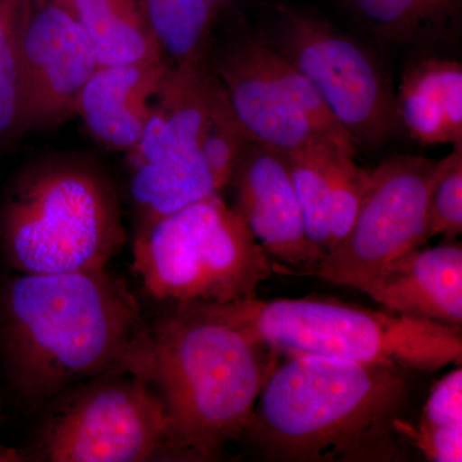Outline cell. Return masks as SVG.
I'll list each match as a JSON object with an SVG mask.
<instances>
[{
    "label": "cell",
    "mask_w": 462,
    "mask_h": 462,
    "mask_svg": "<svg viewBox=\"0 0 462 462\" xmlns=\"http://www.w3.org/2000/svg\"><path fill=\"white\" fill-rule=\"evenodd\" d=\"M124 242L114 185L83 161L30 167L14 181L0 212V247L21 273L107 269Z\"/></svg>",
    "instance_id": "5"
},
{
    "label": "cell",
    "mask_w": 462,
    "mask_h": 462,
    "mask_svg": "<svg viewBox=\"0 0 462 462\" xmlns=\"http://www.w3.org/2000/svg\"><path fill=\"white\" fill-rule=\"evenodd\" d=\"M229 187L234 211L273 258L276 273L305 275L320 263L325 254L307 234L282 152L249 143Z\"/></svg>",
    "instance_id": "12"
},
{
    "label": "cell",
    "mask_w": 462,
    "mask_h": 462,
    "mask_svg": "<svg viewBox=\"0 0 462 462\" xmlns=\"http://www.w3.org/2000/svg\"><path fill=\"white\" fill-rule=\"evenodd\" d=\"M211 74L205 63L172 66L152 103L133 156L134 190L172 212L218 193L200 152Z\"/></svg>",
    "instance_id": "10"
},
{
    "label": "cell",
    "mask_w": 462,
    "mask_h": 462,
    "mask_svg": "<svg viewBox=\"0 0 462 462\" xmlns=\"http://www.w3.org/2000/svg\"><path fill=\"white\" fill-rule=\"evenodd\" d=\"M18 460V451L0 445V462H14Z\"/></svg>",
    "instance_id": "27"
},
{
    "label": "cell",
    "mask_w": 462,
    "mask_h": 462,
    "mask_svg": "<svg viewBox=\"0 0 462 462\" xmlns=\"http://www.w3.org/2000/svg\"><path fill=\"white\" fill-rule=\"evenodd\" d=\"M29 457L44 462L182 461L156 389L116 370L51 401Z\"/></svg>",
    "instance_id": "7"
},
{
    "label": "cell",
    "mask_w": 462,
    "mask_h": 462,
    "mask_svg": "<svg viewBox=\"0 0 462 462\" xmlns=\"http://www.w3.org/2000/svg\"><path fill=\"white\" fill-rule=\"evenodd\" d=\"M171 67L165 60L98 66L81 90L75 114L103 147L132 152Z\"/></svg>",
    "instance_id": "15"
},
{
    "label": "cell",
    "mask_w": 462,
    "mask_h": 462,
    "mask_svg": "<svg viewBox=\"0 0 462 462\" xmlns=\"http://www.w3.org/2000/svg\"><path fill=\"white\" fill-rule=\"evenodd\" d=\"M98 60L83 27L58 0H26L20 30V134L75 115Z\"/></svg>",
    "instance_id": "11"
},
{
    "label": "cell",
    "mask_w": 462,
    "mask_h": 462,
    "mask_svg": "<svg viewBox=\"0 0 462 462\" xmlns=\"http://www.w3.org/2000/svg\"><path fill=\"white\" fill-rule=\"evenodd\" d=\"M249 143L252 142L234 115L223 85L217 76L211 74L200 152L218 193L229 187L234 170Z\"/></svg>",
    "instance_id": "23"
},
{
    "label": "cell",
    "mask_w": 462,
    "mask_h": 462,
    "mask_svg": "<svg viewBox=\"0 0 462 462\" xmlns=\"http://www.w3.org/2000/svg\"><path fill=\"white\" fill-rule=\"evenodd\" d=\"M58 2L62 3L83 27L99 66L165 60L141 0Z\"/></svg>",
    "instance_id": "17"
},
{
    "label": "cell",
    "mask_w": 462,
    "mask_h": 462,
    "mask_svg": "<svg viewBox=\"0 0 462 462\" xmlns=\"http://www.w3.org/2000/svg\"><path fill=\"white\" fill-rule=\"evenodd\" d=\"M276 51L311 81L355 147L379 148L397 132L396 93L361 42L320 18L281 7Z\"/></svg>",
    "instance_id": "8"
},
{
    "label": "cell",
    "mask_w": 462,
    "mask_h": 462,
    "mask_svg": "<svg viewBox=\"0 0 462 462\" xmlns=\"http://www.w3.org/2000/svg\"><path fill=\"white\" fill-rule=\"evenodd\" d=\"M397 431L407 438L427 460L462 461V369L447 373L431 388L418 427L403 420Z\"/></svg>",
    "instance_id": "20"
},
{
    "label": "cell",
    "mask_w": 462,
    "mask_h": 462,
    "mask_svg": "<svg viewBox=\"0 0 462 462\" xmlns=\"http://www.w3.org/2000/svg\"><path fill=\"white\" fill-rule=\"evenodd\" d=\"M462 233V145L438 161V173L428 203V242L443 236L454 242Z\"/></svg>",
    "instance_id": "26"
},
{
    "label": "cell",
    "mask_w": 462,
    "mask_h": 462,
    "mask_svg": "<svg viewBox=\"0 0 462 462\" xmlns=\"http://www.w3.org/2000/svg\"><path fill=\"white\" fill-rule=\"evenodd\" d=\"M438 161L396 156L370 170L351 230L305 276L360 291L387 264L428 242V203Z\"/></svg>",
    "instance_id": "9"
},
{
    "label": "cell",
    "mask_w": 462,
    "mask_h": 462,
    "mask_svg": "<svg viewBox=\"0 0 462 462\" xmlns=\"http://www.w3.org/2000/svg\"><path fill=\"white\" fill-rule=\"evenodd\" d=\"M215 75L252 143L282 153L320 145L342 149L288 102L258 66L248 41L231 45L218 57Z\"/></svg>",
    "instance_id": "13"
},
{
    "label": "cell",
    "mask_w": 462,
    "mask_h": 462,
    "mask_svg": "<svg viewBox=\"0 0 462 462\" xmlns=\"http://www.w3.org/2000/svg\"><path fill=\"white\" fill-rule=\"evenodd\" d=\"M336 151L342 149L320 145L284 153L307 234L324 254L329 248L328 193L330 161Z\"/></svg>",
    "instance_id": "22"
},
{
    "label": "cell",
    "mask_w": 462,
    "mask_h": 462,
    "mask_svg": "<svg viewBox=\"0 0 462 462\" xmlns=\"http://www.w3.org/2000/svg\"><path fill=\"white\" fill-rule=\"evenodd\" d=\"M208 2L211 3L212 7H214L216 11H218V9L226 5L227 3H230L231 0H208Z\"/></svg>",
    "instance_id": "28"
},
{
    "label": "cell",
    "mask_w": 462,
    "mask_h": 462,
    "mask_svg": "<svg viewBox=\"0 0 462 462\" xmlns=\"http://www.w3.org/2000/svg\"><path fill=\"white\" fill-rule=\"evenodd\" d=\"M369 175L370 170L358 166L355 156L343 151L334 152L330 161L328 193V252L336 247L351 230L363 203Z\"/></svg>",
    "instance_id": "25"
},
{
    "label": "cell",
    "mask_w": 462,
    "mask_h": 462,
    "mask_svg": "<svg viewBox=\"0 0 462 462\" xmlns=\"http://www.w3.org/2000/svg\"><path fill=\"white\" fill-rule=\"evenodd\" d=\"M273 354L321 356L434 373L462 363L461 327L336 300L197 303Z\"/></svg>",
    "instance_id": "4"
},
{
    "label": "cell",
    "mask_w": 462,
    "mask_h": 462,
    "mask_svg": "<svg viewBox=\"0 0 462 462\" xmlns=\"http://www.w3.org/2000/svg\"><path fill=\"white\" fill-rule=\"evenodd\" d=\"M361 25L379 41L418 45L447 41L461 25L462 0H346Z\"/></svg>",
    "instance_id": "18"
},
{
    "label": "cell",
    "mask_w": 462,
    "mask_h": 462,
    "mask_svg": "<svg viewBox=\"0 0 462 462\" xmlns=\"http://www.w3.org/2000/svg\"><path fill=\"white\" fill-rule=\"evenodd\" d=\"M248 42L258 66L281 89L288 102L302 112L324 135L339 145L343 151L356 156L354 143L331 116L311 81L273 45L256 41Z\"/></svg>",
    "instance_id": "21"
},
{
    "label": "cell",
    "mask_w": 462,
    "mask_h": 462,
    "mask_svg": "<svg viewBox=\"0 0 462 462\" xmlns=\"http://www.w3.org/2000/svg\"><path fill=\"white\" fill-rule=\"evenodd\" d=\"M26 0H0V144L20 134V30Z\"/></svg>",
    "instance_id": "24"
},
{
    "label": "cell",
    "mask_w": 462,
    "mask_h": 462,
    "mask_svg": "<svg viewBox=\"0 0 462 462\" xmlns=\"http://www.w3.org/2000/svg\"><path fill=\"white\" fill-rule=\"evenodd\" d=\"M163 57L171 66L205 63L217 11L208 0H141Z\"/></svg>",
    "instance_id": "19"
},
{
    "label": "cell",
    "mask_w": 462,
    "mask_h": 462,
    "mask_svg": "<svg viewBox=\"0 0 462 462\" xmlns=\"http://www.w3.org/2000/svg\"><path fill=\"white\" fill-rule=\"evenodd\" d=\"M398 124L421 144L462 145V66L428 58L407 67L396 94Z\"/></svg>",
    "instance_id": "16"
},
{
    "label": "cell",
    "mask_w": 462,
    "mask_h": 462,
    "mask_svg": "<svg viewBox=\"0 0 462 462\" xmlns=\"http://www.w3.org/2000/svg\"><path fill=\"white\" fill-rule=\"evenodd\" d=\"M360 291L398 315L462 327V247L415 248L392 261Z\"/></svg>",
    "instance_id": "14"
},
{
    "label": "cell",
    "mask_w": 462,
    "mask_h": 462,
    "mask_svg": "<svg viewBox=\"0 0 462 462\" xmlns=\"http://www.w3.org/2000/svg\"><path fill=\"white\" fill-rule=\"evenodd\" d=\"M407 370L321 356L273 367L245 437L276 461H398Z\"/></svg>",
    "instance_id": "2"
},
{
    "label": "cell",
    "mask_w": 462,
    "mask_h": 462,
    "mask_svg": "<svg viewBox=\"0 0 462 462\" xmlns=\"http://www.w3.org/2000/svg\"><path fill=\"white\" fill-rule=\"evenodd\" d=\"M267 349L200 309L176 303L145 322L123 369L147 380L165 403L182 461H211L245 437L273 365Z\"/></svg>",
    "instance_id": "3"
},
{
    "label": "cell",
    "mask_w": 462,
    "mask_h": 462,
    "mask_svg": "<svg viewBox=\"0 0 462 462\" xmlns=\"http://www.w3.org/2000/svg\"><path fill=\"white\" fill-rule=\"evenodd\" d=\"M126 282L107 269L18 273L0 300V345L9 385L42 404L116 370L144 327Z\"/></svg>",
    "instance_id": "1"
},
{
    "label": "cell",
    "mask_w": 462,
    "mask_h": 462,
    "mask_svg": "<svg viewBox=\"0 0 462 462\" xmlns=\"http://www.w3.org/2000/svg\"><path fill=\"white\" fill-rule=\"evenodd\" d=\"M132 263L149 296L173 303L248 300L276 273L273 258L220 194L139 223Z\"/></svg>",
    "instance_id": "6"
}]
</instances>
